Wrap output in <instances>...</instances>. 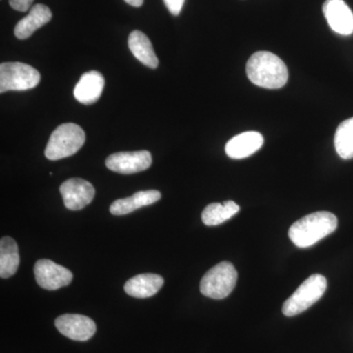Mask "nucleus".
Here are the masks:
<instances>
[{"label":"nucleus","mask_w":353,"mask_h":353,"mask_svg":"<svg viewBox=\"0 0 353 353\" xmlns=\"http://www.w3.org/2000/svg\"><path fill=\"white\" fill-rule=\"evenodd\" d=\"M130 50L134 57L145 66L155 69L158 67V58L153 50L152 41L141 31H134L130 34L129 39Z\"/></svg>","instance_id":"17"},{"label":"nucleus","mask_w":353,"mask_h":353,"mask_svg":"<svg viewBox=\"0 0 353 353\" xmlns=\"http://www.w3.org/2000/svg\"><path fill=\"white\" fill-rule=\"evenodd\" d=\"M125 1L134 7H141L143 4V0H125Z\"/></svg>","instance_id":"23"},{"label":"nucleus","mask_w":353,"mask_h":353,"mask_svg":"<svg viewBox=\"0 0 353 353\" xmlns=\"http://www.w3.org/2000/svg\"><path fill=\"white\" fill-rule=\"evenodd\" d=\"M163 1L167 9L174 16H178L181 13L185 3V0H163Z\"/></svg>","instance_id":"21"},{"label":"nucleus","mask_w":353,"mask_h":353,"mask_svg":"<svg viewBox=\"0 0 353 353\" xmlns=\"http://www.w3.org/2000/svg\"><path fill=\"white\" fill-rule=\"evenodd\" d=\"M236 281L238 272L234 265L228 261L221 262L201 279V294L213 299H226L233 292Z\"/></svg>","instance_id":"5"},{"label":"nucleus","mask_w":353,"mask_h":353,"mask_svg":"<svg viewBox=\"0 0 353 353\" xmlns=\"http://www.w3.org/2000/svg\"><path fill=\"white\" fill-rule=\"evenodd\" d=\"M264 143L263 136L259 132H245L228 141L226 153L233 159H243L259 152Z\"/></svg>","instance_id":"12"},{"label":"nucleus","mask_w":353,"mask_h":353,"mask_svg":"<svg viewBox=\"0 0 353 353\" xmlns=\"http://www.w3.org/2000/svg\"><path fill=\"white\" fill-rule=\"evenodd\" d=\"M334 148L343 159L353 158V117L343 121L336 129Z\"/></svg>","instance_id":"20"},{"label":"nucleus","mask_w":353,"mask_h":353,"mask_svg":"<svg viewBox=\"0 0 353 353\" xmlns=\"http://www.w3.org/2000/svg\"><path fill=\"white\" fill-rule=\"evenodd\" d=\"M41 82L38 70L21 62H6L0 65V92L28 90Z\"/></svg>","instance_id":"6"},{"label":"nucleus","mask_w":353,"mask_h":353,"mask_svg":"<svg viewBox=\"0 0 353 353\" xmlns=\"http://www.w3.org/2000/svg\"><path fill=\"white\" fill-rule=\"evenodd\" d=\"M160 199H161V194L158 190H143V192H136L127 199L114 201L110 206V212L117 216L129 214L143 206L152 205Z\"/></svg>","instance_id":"16"},{"label":"nucleus","mask_w":353,"mask_h":353,"mask_svg":"<svg viewBox=\"0 0 353 353\" xmlns=\"http://www.w3.org/2000/svg\"><path fill=\"white\" fill-rule=\"evenodd\" d=\"M58 331L73 341H85L90 340L97 332L94 320L85 315L64 314L55 320Z\"/></svg>","instance_id":"10"},{"label":"nucleus","mask_w":353,"mask_h":353,"mask_svg":"<svg viewBox=\"0 0 353 353\" xmlns=\"http://www.w3.org/2000/svg\"><path fill=\"white\" fill-rule=\"evenodd\" d=\"M164 280L157 274H139L125 284V292L136 299L153 296L163 287Z\"/></svg>","instance_id":"15"},{"label":"nucleus","mask_w":353,"mask_h":353,"mask_svg":"<svg viewBox=\"0 0 353 353\" xmlns=\"http://www.w3.org/2000/svg\"><path fill=\"white\" fill-rule=\"evenodd\" d=\"M240 211V206L234 201H228L224 203H211L202 212V222L206 226H218L231 219Z\"/></svg>","instance_id":"19"},{"label":"nucleus","mask_w":353,"mask_h":353,"mask_svg":"<svg viewBox=\"0 0 353 353\" xmlns=\"http://www.w3.org/2000/svg\"><path fill=\"white\" fill-rule=\"evenodd\" d=\"M60 192L63 197L65 208L69 210H81L94 199V185L80 178H72L62 183Z\"/></svg>","instance_id":"9"},{"label":"nucleus","mask_w":353,"mask_h":353,"mask_svg":"<svg viewBox=\"0 0 353 353\" xmlns=\"http://www.w3.org/2000/svg\"><path fill=\"white\" fill-rule=\"evenodd\" d=\"M327 287L328 283L324 276L320 274L310 276L285 301L283 313L287 317L301 314L321 299L326 292Z\"/></svg>","instance_id":"4"},{"label":"nucleus","mask_w":353,"mask_h":353,"mask_svg":"<svg viewBox=\"0 0 353 353\" xmlns=\"http://www.w3.org/2000/svg\"><path fill=\"white\" fill-rule=\"evenodd\" d=\"M19 264L17 243L10 236H3L0 241V277H12L17 272Z\"/></svg>","instance_id":"18"},{"label":"nucleus","mask_w":353,"mask_h":353,"mask_svg":"<svg viewBox=\"0 0 353 353\" xmlns=\"http://www.w3.org/2000/svg\"><path fill=\"white\" fill-rule=\"evenodd\" d=\"M323 13L334 32L341 36L353 34V13L343 0H326Z\"/></svg>","instance_id":"11"},{"label":"nucleus","mask_w":353,"mask_h":353,"mask_svg":"<svg viewBox=\"0 0 353 353\" xmlns=\"http://www.w3.org/2000/svg\"><path fill=\"white\" fill-rule=\"evenodd\" d=\"M51 19L52 13L50 9L43 4H36L32 7L30 13L17 23L14 34L19 39H29L37 30L48 24Z\"/></svg>","instance_id":"14"},{"label":"nucleus","mask_w":353,"mask_h":353,"mask_svg":"<svg viewBox=\"0 0 353 353\" xmlns=\"http://www.w3.org/2000/svg\"><path fill=\"white\" fill-rule=\"evenodd\" d=\"M104 85L105 81L99 72H87L74 88V97L80 103L90 105L101 99Z\"/></svg>","instance_id":"13"},{"label":"nucleus","mask_w":353,"mask_h":353,"mask_svg":"<svg viewBox=\"0 0 353 353\" xmlns=\"http://www.w3.org/2000/svg\"><path fill=\"white\" fill-rule=\"evenodd\" d=\"M246 75L255 85L268 90L284 87L289 79L284 61L268 51H259L252 55L246 63Z\"/></svg>","instance_id":"1"},{"label":"nucleus","mask_w":353,"mask_h":353,"mask_svg":"<svg viewBox=\"0 0 353 353\" xmlns=\"http://www.w3.org/2000/svg\"><path fill=\"white\" fill-rule=\"evenodd\" d=\"M34 272L37 283L44 290H57L70 285L73 280L71 271L50 259H39L37 261Z\"/></svg>","instance_id":"7"},{"label":"nucleus","mask_w":353,"mask_h":353,"mask_svg":"<svg viewBox=\"0 0 353 353\" xmlns=\"http://www.w3.org/2000/svg\"><path fill=\"white\" fill-rule=\"evenodd\" d=\"M338 227V218L328 211H319L304 216L290 228L289 236L299 248L314 245L322 239L334 233Z\"/></svg>","instance_id":"2"},{"label":"nucleus","mask_w":353,"mask_h":353,"mask_svg":"<svg viewBox=\"0 0 353 353\" xmlns=\"http://www.w3.org/2000/svg\"><path fill=\"white\" fill-rule=\"evenodd\" d=\"M105 163L109 170L128 175L150 168L152 163V153L148 150L118 152L109 155Z\"/></svg>","instance_id":"8"},{"label":"nucleus","mask_w":353,"mask_h":353,"mask_svg":"<svg viewBox=\"0 0 353 353\" xmlns=\"http://www.w3.org/2000/svg\"><path fill=\"white\" fill-rule=\"evenodd\" d=\"M32 2L34 0H9V3L14 10L20 11V12L29 10Z\"/></svg>","instance_id":"22"},{"label":"nucleus","mask_w":353,"mask_h":353,"mask_svg":"<svg viewBox=\"0 0 353 353\" xmlns=\"http://www.w3.org/2000/svg\"><path fill=\"white\" fill-rule=\"evenodd\" d=\"M85 141V132L79 125L74 123L60 125L51 134L44 154L50 160L72 157L82 148Z\"/></svg>","instance_id":"3"}]
</instances>
